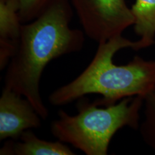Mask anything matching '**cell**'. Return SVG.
Here are the masks:
<instances>
[{
	"label": "cell",
	"mask_w": 155,
	"mask_h": 155,
	"mask_svg": "<svg viewBox=\"0 0 155 155\" xmlns=\"http://www.w3.org/2000/svg\"><path fill=\"white\" fill-rule=\"evenodd\" d=\"M73 10L70 0H50L38 17L22 25L7 67L4 87L30 101L42 119L48 116L40 92L45 68L53 59L77 53L84 46L83 30L70 28Z\"/></svg>",
	"instance_id": "obj_1"
},
{
	"label": "cell",
	"mask_w": 155,
	"mask_h": 155,
	"mask_svg": "<svg viewBox=\"0 0 155 155\" xmlns=\"http://www.w3.org/2000/svg\"><path fill=\"white\" fill-rule=\"evenodd\" d=\"M142 50L139 40L132 41L123 35L98 43L94 58L74 80L60 87L50 95L52 105L61 106L83 98L98 94L94 101L98 106H108L128 97L144 98L155 88V61L135 56L126 65L114 64L113 58L120 50Z\"/></svg>",
	"instance_id": "obj_2"
},
{
	"label": "cell",
	"mask_w": 155,
	"mask_h": 155,
	"mask_svg": "<svg viewBox=\"0 0 155 155\" xmlns=\"http://www.w3.org/2000/svg\"><path fill=\"white\" fill-rule=\"evenodd\" d=\"M144 101L143 96L128 97L98 108L94 102L82 98L77 104L76 115L59 110L50 130L58 140L87 155H106L110 141L118 131L124 127L139 129Z\"/></svg>",
	"instance_id": "obj_3"
},
{
	"label": "cell",
	"mask_w": 155,
	"mask_h": 155,
	"mask_svg": "<svg viewBox=\"0 0 155 155\" xmlns=\"http://www.w3.org/2000/svg\"><path fill=\"white\" fill-rule=\"evenodd\" d=\"M83 32L99 43L121 35L133 26L134 17L126 0H70Z\"/></svg>",
	"instance_id": "obj_4"
},
{
	"label": "cell",
	"mask_w": 155,
	"mask_h": 155,
	"mask_svg": "<svg viewBox=\"0 0 155 155\" xmlns=\"http://www.w3.org/2000/svg\"><path fill=\"white\" fill-rule=\"evenodd\" d=\"M41 119L30 101L4 87L0 97V140L18 139L25 131L40 127Z\"/></svg>",
	"instance_id": "obj_5"
},
{
	"label": "cell",
	"mask_w": 155,
	"mask_h": 155,
	"mask_svg": "<svg viewBox=\"0 0 155 155\" xmlns=\"http://www.w3.org/2000/svg\"><path fill=\"white\" fill-rule=\"evenodd\" d=\"M1 155H73L75 153L63 142L43 140L31 129L25 131L17 139L5 141Z\"/></svg>",
	"instance_id": "obj_6"
},
{
	"label": "cell",
	"mask_w": 155,
	"mask_h": 155,
	"mask_svg": "<svg viewBox=\"0 0 155 155\" xmlns=\"http://www.w3.org/2000/svg\"><path fill=\"white\" fill-rule=\"evenodd\" d=\"M134 30L143 49L155 44V0H135L131 7Z\"/></svg>",
	"instance_id": "obj_7"
},
{
	"label": "cell",
	"mask_w": 155,
	"mask_h": 155,
	"mask_svg": "<svg viewBox=\"0 0 155 155\" xmlns=\"http://www.w3.org/2000/svg\"><path fill=\"white\" fill-rule=\"evenodd\" d=\"M22 25L17 0H0V42L17 45Z\"/></svg>",
	"instance_id": "obj_8"
},
{
	"label": "cell",
	"mask_w": 155,
	"mask_h": 155,
	"mask_svg": "<svg viewBox=\"0 0 155 155\" xmlns=\"http://www.w3.org/2000/svg\"><path fill=\"white\" fill-rule=\"evenodd\" d=\"M144 119L139 126L144 142L155 152V88L144 97Z\"/></svg>",
	"instance_id": "obj_9"
},
{
	"label": "cell",
	"mask_w": 155,
	"mask_h": 155,
	"mask_svg": "<svg viewBox=\"0 0 155 155\" xmlns=\"http://www.w3.org/2000/svg\"><path fill=\"white\" fill-rule=\"evenodd\" d=\"M50 0H17L22 24L34 20L43 11Z\"/></svg>",
	"instance_id": "obj_10"
}]
</instances>
